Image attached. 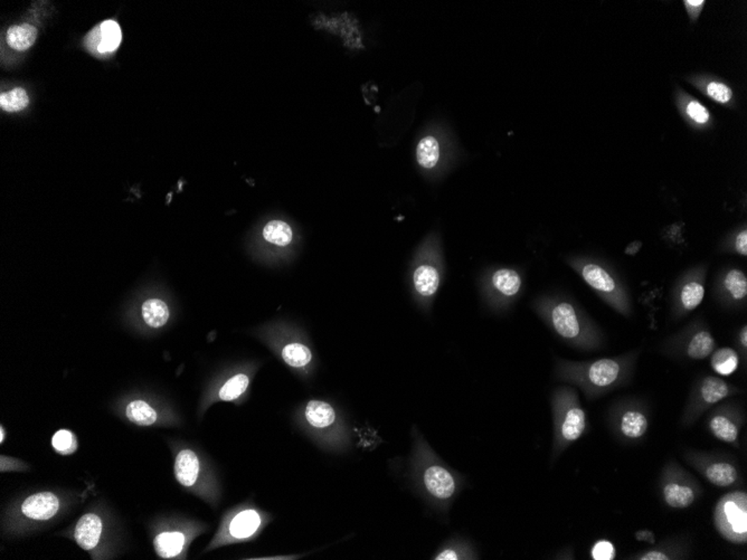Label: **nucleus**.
Returning <instances> with one entry per match:
<instances>
[{"label":"nucleus","mask_w":747,"mask_h":560,"mask_svg":"<svg viewBox=\"0 0 747 560\" xmlns=\"http://www.w3.org/2000/svg\"><path fill=\"white\" fill-rule=\"evenodd\" d=\"M739 338H741V342H742V345L744 346L745 348H746L747 347V327H744V328H743L742 334H741V336H739Z\"/></svg>","instance_id":"nucleus-42"},{"label":"nucleus","mask_w":747,"mask_h":560,"mask_svg":"<svg viewBox=\"0 0 747 560\" xmlns=\"http://www.w3.org/2000/svg\"><path fill=\"white\" fill-rule=\"evenodd\" d=\"M263 237L273 245L286 246L293 240V233L289 224L280 219H273L263 229Z\"/></svg>","instance_id":"nucleus-21"},{"label":"nucleus","mask_w":747,"mask_h":560,"mask_svg":"<svg viewBox=\"0 0 747 560\" xmlns=\"http://www.w3.org/2000/svg\"><path fill=\"white\" fill-rule=\"evenodd\" d=\"M200 468V460L193 451H181L175 461L176 479L183 487H193L198 481Z\"/></svg>","instance_id":"nucleus-9"},{"label":"nucleus","mask_w":747,"mask_h":560,"mask_svg":"<svg viewBox=\"0 0 747 560\" xmlns=\"http://www.w3.org/2000/svg\"><path fill=\"white\" fill-rule=\"evenodd\" d=\"M564 406L563 412L561 410L559 437L563 442H574L580 439L585 431V413L581 407L571 404V403H565Z\"/></svg>","instance_id":"nucleus-7"},{"label":"nucleus","mask_w":747,"mask_h":560,"mask_svg":"<svg viewBox=\"0 0 747 560\" xmlns=\"http://www.w3.org/2000/svg\"><path fill=\"white\" fill-rule=\"evenodd\" d=\"M250 379L243 374H238L227 380L219 391V398L221 401H231L238 397L248 389Z\"/></svg>","instance_id":"nucleus-32"},{"label":"nucleus","mask_w":747,"mask_h":560,"mask_svg":"<svg viewBox=\"0 0 747 560\" xmlns=\"http://www.w3.org/2000/svg\"><path fill=\"white\" fill-rule=\"evenodd\" d=\"M122 41L119 24L114 20H104L93 28L85 38V46L95 54H110L118 49Z\"/></svg>","instance_id":"nucleus-4"},{"label":"nucleus","mask_w":747,"mask_h":560,"mask_svg":"<svg viewBox=\"0 0 747 560\" xmlns=\"http://www.w3.org/2000/svg\"><path fill=\"white\" fill-rule=\"evenodd\" d=\"M37 30L30 24L13 26L7 32V44L17 51H26L35 43Z\"/></svg>","instance_id":"nucleus-18"},{"label":"nucleus","mask_w":747,"mask_h":560,"mask_svg":"<svg viewBox=\"0 0 747 560\" xmlns=\"http://www.w3.org/2000/svg\"><path fill=\"white\" fill-rule=\"evenodd\" d=\"M154 549L162 558L178 556L185 544V536L181 532H162L154 538Z\"/></svg>","instance_id":"nucleus-17"},{"label":"nucleus","mask_w":747,"mask_h":560,"mask_svg":"<svg viewBox=\"0 0 747 560\" xmlns=\"http://www.w3.org/2000/svg\"><path fill=\"white\" fill-rule=\"evenodd\" d=\"M736 250L739 254L742 255H747V231L744 229L743 232L739 233V236L736 238Z\"/></svg>","instance_id":"nucleus-39"},{"label":"nucleus","mask_w":747,"mask_h":560,"mask_svg":"<svg viewBox=\"0 0 747 560\" xmlns=\"http://www.w3.org/2000/svg\"><path fill=\"white\" fill-rule=\"evenodd\" d=\"M641 242L632 243V244H630V245L628 246V248H626V253L628 254V255H636V254L639 252V250L640 248H641Z\"/></svg>","instance_id":"nucleus-41"},{"label":"nucleus","mask_w":747,"mask_h":560,"mask_svg":"<svg viewBox=\"0 0 747 560\" xmlns=\"http://www.w3.org/2000/svg\"><path fill=\"white\" fill-rule=\"evenodd\" d=\"M550 324L561 338L574 340L581 334V324L576 310L569 302H557L549 310Z\"/></svg>","instance_id":"nucleus-5"},{"label":"nucleus","mask_w":747,"mask_h":560,"mask_svg":"<svg viewBox=\"0 0 747 560\" xmlns=\"http://www.w3.org/2000/svg\"><path fill=\"white\" fill-rule=\"evenodd\" d=\"M143 320L152 328H160L167 324L169 309L165 302L159 299L147 300L141 308Z\"/></svg>","instance_id":"nucleus-19"},{"label":"nucleus","mask_w":747,"mask_h":560,"mask_svg":"<svg viewBox=\"0 0 747 560\" xmlns=\"http://www.w3.org/2000/svg\"><path fill=\"white\" fill-rule=\"evenodd\" d=\"M747 498L745 493L727 494L715 511V523L720 535L735 544H745L747 538Z\"/></svg>","instance_id":"nucleus-2"},{"label":"nucleus","mask_w":747,"mask_h":560,"mask_svg":"<svg viewBox=\"0 0 747 560\" xmlns=\"http://www.w3.org/2000/svg\"><path fill=\"white\" fill-rule=\"evenodd\" d=\"M647 428V418L641 413L630 410L624 415L621 430L626 437L630 439H639L645 433Z\"/></svg>","instance_id":"nucleus-27"},{"label":"nucleus","mask_w":747,"mask_h":560,"mask_svg":"<svg viewBox=\"0 0 747 560\" xmlns=\"http://www.w3.org/2000/svg\"><path fill=\"white\" fill-rule=\"evenodd\" d=\"M710 430L712 434L723 442L733 443L739 437L737 426L723 415H717L710 420Z\"/></svg>","instance_id":"nucleus-28"},{"label":"nucleus","mask_w":747,"mask_h":560,"mask_svg":"<svg viewBox=\"0 0 747 560\" xmlns=\"http://www.w3.org/2000/svg\"><path fill=\"white\" fill-rule=\"evenodd\" d=\"M305 418L313 427L327 428L335 423L337 415L334 407L328 403L311 401L305 407Z\"/></svg>","instance_id":"nucleus-15"},{"label":"nucleus","mask_w":747,"mask_h":560,"mask_svg":"<svg viewBox=\"0 0 747 560\" xmlns=\"http://www.w3.org/2000/svg\"><path fill=\"white\" fill-rule=\"evenodd\" d=\"M619 374L620 365L617 361L612 359H601L590 366L588 377L593 385L607 387L618 379Z\"/></svg>","instance_id":"nucleus-12"},{"label":"nucleus","mask_w":747,"mask_h":560,"mask_svg":"<svg viewBox=\"0 0 747 560\" xmlns=\"http://www.w3.org/2000/svg\"><path fill=\"white\" fill-rule=\"evenodd\" d=\"M102 533V521L95 513L84 515L76 523L74 538L82 549L91 550L97 547Z\"/></svg>","instance_id":"nucleus-8"},{"label":"nucleus","mask_w":747,"mask_h":560,"mask_svg":"<svg viewBox=\"0 0 747 560\" xmlns=\"http://www.w3.org/2000/svg\"><path fill=\"white\" fill-rule=\"evenodd\" d=\"M30 102L28 93L22 87L4 93L0 97V106L7 112H17L26 108Z\"/></svg>","instance_id":"nucleus-33"},{"label":"nucleus","mask_w":747,"mask_h":560,"mask_svg":"<svg viewBox=\"0 0 747 560\" xmlns=\"http://www.w3.org/2000/svg\"><path fill=\"white\" fill-rule=\"evenodd\" d=\"M581 275L588 286L596 291L610 294L617 290V283L614 279L611 276L607 269L600 265L594 264V263L584 265L581 269Z\"/></svg>","instance_id":"nucleus-11"},{"label":"nucleus","mask_w":747,"mask_h":560,"mask_svg":"<svg viewBox=\"0 0 747 560\" xmlns=\"http://www.w3.org/2000/svg\"><path fill=\"white\" fill-rule=\"evenodd\" d=\"M0 431H1V437H0V441H1V443H3L4 439H5V431H4L3 427H1V430H0Z\"/></svg>","instance_id":"nucleus-43"},{"label":"nucleus","mask_w":747,"mask_h":560,"mask_svg":"<svg viewBox=\"0 0 747 560\" xmlns=\"http://www.w3.org/2000/svg\"><path fill=\"white\" fill-rule=\"evenodd\" d=\"M707 95L718 103H727L733 97V92L727 85L718 82H712L707 87Z\"/></svg>","instance_id":"nucleus-35"},{"label":"nucleus","mask_w":747,"mask_h":560,"mask_svg":"<svg viewBox=\"0 0 747 560\" xmlns=\"http://www.w3.org/2000/svg\"><path fill=\"white\" fill-rule=\"evenodd\" d=\"M714 348L715 340L712 337V334L707 331H699L691 338L688 345L687 353L691 358L700 360L712 355Z\"/></svg>","instance_id":"nucleus-24"},{"label":"nucleus","mask_w":747,"mask_h":560,"mask_svg":"<svg viewBox=\"0 0 747 560\" xmlns=\"http://www.w3.org/2000/svg\"><path fill=\"white\" fill-rule=\"evenodd\" d=\"M441 145L437 138L427 135L418 141L416 147V162L425 170L435 169L441 160Z\"/></svg>","instance_id":"nucleus-14"},{"label":"nucleus","mask_w":747,"mask_h":560,"mask_svg":"<svg viewBox=\"0 0 747 560\" xmlns=\"http://www.w3.org/2000/svg\"><path fill=\"white\" fill-rule=\"evenodd\" d=\"M592 557L595 560H612L615 557L614 546L607 540L596 542L592 549Z\"/></svg>","instance_id":"nucleus-36"},{"label":"nucleus","mask_w":747,"mask_h":560,"mask_svg":"<svg viewBox=\"0 0 747 560\" xmlns=\"http://www.w3.org/2000/svg\"><path fill=\"white\" fill-rule=\"evenodd\" d=\"M418 443V477L425 496L439 511L447 512L463 489L461 474L445 464L421 439Z\"/></svg>","instance_id":"nucleus-1"},{"label":"nucleus","mask_w":747,"mask_h":560,"mask_svg":"<svg viewBox=\"0 0 747 560\" xmlns=\"http://www.w3.org/2000/svg\"><path fill=\"white\" fill-rule=\"evenodd\" d=\"M284 360L289 366L294 368L305 366L312 359V353L310 349L301 343H289L284 347L282 351Z\"/></svg>","instance_id":"nucleus-30"},{"label":"nucleus","mask_w":747,"mask_h":560,"mask_svg":"<svg viewBox=\"0 0 747 560\" xmlns=\"http://www.w3.org/2000/svg\"><path fill=\"white\" fill-rule=\"evenodd\" d=\"M705 1L703 0H698V1H693V0H688L685 1L686 8H687L688 13L691 15V18L696 19L698 17L699 13L702 11L703 6H704Z\"/></svg>","instance_id":"nucleus-38"},{"label":"nucleus","mask_w":747,"mask_h":560,"mask_svg":"<svg viewBox=\"0 0 747 560\" xmlns=\"http://www.w3.org/2000/svg\"><path fill=\"white\" fill-rule=\"evenodd\" d=\"M261 523L259 513L254 510H246L235 516L229 525V532L234 538L244 539L252 536Z\"/></svg>","instance_id":"nucleus-16"},{"label":"nucleus","mask_w":747,"mask_h":560,"mask_svg":"<svg viewBox=\"0 0 747 560\" xmlns=\"http://www.w3.org/2000/svg\"><path fill=\"white\" fill-rule=\"evenodd\" d=\"M491 288L502 298H514L523 286L521 274L511 269H499L491 274Z\"/></svg>","instance_id":"nucleus-10"},{"label":"nucleus","mask_w":747,"mask_h":560,"mask_svg":"<svg viewBox=\"0 0 747 560\" xmlns=\"http://www.w3.org/2000/svg\"><path fill=\"white\" fill-rule=\"evenodd\" d=\"M126 414L130 422L137 425L150 426L157 420L156 410L143 401H131L127 406Z\"/></svg>","instance_id":"nucleus-23"},{"label":"nucleus","mask_w":747,"mask_h":560,"mask_svg":"<svg viewBox=\"0 0 747 560\" xmlns=\"http://www.w3.org/2000/svg\"><path fill=\"white\" fill-rule=\"evenodd\" d=\"M443 279V265L437 254L435 259L425 260L413 272V286L418 296L424 301H432L440 290Z\"/></svg>","instance_id":"nucleus-3"},{"label":"nucleus","mask_w":747,"mask_h":560,"mask_svg":"<svg viewBox=\"0 0 747 560\" xmlns=\"http://www.w3.org/2000/svg\"><path fill=\"white\" fill-rule=\"evenodd\" d=\"M60 509V501L51 492L36 493L28 497L22 504V511L26 517L38 521H45L56 515Z\"/></svg>","instance_id":"nucleus-6"},{"label":"nucleus","mask_w":747,"mask_h":560,"mask_svg":"<svg viewBox=\"0 0 747 560\" xmlns=\"http://www.w3.org/2000/svg\"><path fill=\"white\" fill-rule=\"evenodd\" d=\"M704 296V286L698 281L686 283L680 292V300H681L684 308L687 310L696 309L702 303Z\"/></svg>","instance_id":"nucleus-31"},{"label":"nucleus","mask_w":747,"mask_h":560,"mask_svg":"<svg viewBox=\"0 0 747 560\" xmlns=\"http://www.w3.org/2000/svg\"><path fill=\"white\" fill-rule=\"evenodd\" d=\"M664 500L667 504L676 509H684L695 501V491L687 485L677 483H669L664 489Z\"/></svg>","instance_id":"nucleus-20"},{"label":"nucleus","mask_w":747,"mask_h":560,"mask_svg":"<svg viewBox=\"0 0 747 560\" xmlns=\"http://www.w3.org/2000/svg\"><path fill=\"white\" fill-rule=\"evenodd\" d=\"M687 114L697 123L704 124L710 120V112L697 101H691L687 105Z\"/></svg>","instance_id":"nucleus-37"},{"label":"nucleus","mask_w":747,"mask_h":560,"mask_svg":"<svg viewBox=\"0 0 747 560\" xmlns=\"http://www.w3.org/2000/svg\"><path fill=\"white\" fill-rule=\"evenodd\" d=\"M706 477L712 485H717V487H729L736 481L737 471L731 464L719 462V463L708 466V469L706 470Z\"/></svg>","instance_id":"nucleus-25"},{"label":"nucleus","mask_w":747,"mask_h":560,"mask_svg":"<svg viewBox=\"0 0 747 560\" xmlns=\"http://www.w3.org/2000/svg\"><path fill=\"white\" fill-rule=\"evenodd\" d=\"M51 445H53L57 453H60L63 456H68V454L75 452L76 449H78V441H76L75 435L72 432L62 430V431L55 433L53 439H51Z\"/></svg>","instance_id":"nucleus-34"},{"label":"nucleus","mask_w":747,"mask_h":560,"mask_svg":"<svg viewBox=\"0 0 747 560\" xmlns=\"http://www.w3.org/2000/svg\"><path fill=\"white\" fill-rule=\"evenodd\" d=\"M640 559H641V560H668V559H669V557H668V556H667L666 554H664V552H656V550H655V552H647V554H645V555L642 556V557L640 558Z\"/></svg>","instance_id":"nucleus-40"},{"label":"nucleus","mask_w":747,"mask_h":560,"mask_svg":"<svg viewBox=\"0 0 747 560\" xmlns=\"http://www.w3.org/2000/svg\"><path fill=\"white\" fill-rule=\"evenodd\" d=\"M703 399L707 404H716L729 396V388L723 379L717 377H707L700 388Z\"/></svg>","instance_id":"nucleus-26"},{"label":"nucleus","mask_w":747,"mask_h":560,"mask_svg":"<svg viewBox=\"0 0 747 560\" xmlns=\"http://www.w3.org/2000/svg\"><path fill=\"white\" fill-rule=\"evenodd\" d=\"M432 559L469 560L477 559L473 544L461 538L450 539L439 548Z\"/></svg>","instance_id":"nucleus-13"},{"label":"nucleus","mask_w":747,"mask_h":560,"mask_svg":"<svg viewBox=\"0 0 747 560\" xmlns=\"http://www.w3.org/2000/svg\"><path fill=\"white\" fill-rule=\"evenodd\" d=\"M739 365V355L731 348H723L712 355V369L722 376H731L736 372Z\"/></svg>","instance_id":"nucleus-22"},{"label":"nucleus","mask_w":747,"mask_h":560,"mask_svg":"<svg viewBox=\"0 0 747 560\" xmlns=\"http://www.w3.org/2000/svg\"><path fill=\"white\" fill-rule=\"evenodd\" d=\"M724 286L726 291L734 300H743L747 296V278L744 272L739 269H731L724 279Z\"/></svg>","instance_id":"nucleus-29"}]
</instances>
